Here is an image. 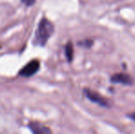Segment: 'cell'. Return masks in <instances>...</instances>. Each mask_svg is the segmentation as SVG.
Wrapping results in <instances>:
<instances>
[{
    "instance_id": "cell-6",
    "label": "cell",
    "mask_w": 135,
    "mask_h": 134,
    "mask_svg": "<svg viewBox=\"0 0 135 134\" xmlns=\"http://www.w3.org/2000/svg\"><path fill=\"white\" fill-rule=\"evenodd\" d=\"M64 52H65V57L69 63H71L74 59V47L73 43L71 41L66 43L65 48H64Z\"/></svg>"
},
{
    "instance_id": "cell-4",
    "label": "cell",
    "mask_w": 135,
    "mask_h": 134,
    "mask_svg": "<svg viewBox=\"0 0 135 134\" xmlns=\"http://www.w3.org/2000/svg\"><path fill=\"white\" fill-rule=\"evenodd\" d=\"M110 81L115 84H122L126 86H131L133 84V79L126 73H115L110 77Z\"/></svg>"
},
{
    "instance_id": "cell-5",
    "label": "cell",
    "mask_w": 135,
    "mask_h": 134,
    "mask_svg": "<svg viewBox=\"0 0 135 134\" xmlns=\"http://www.w3.org/2000/svg\"><path fill=\"white\" fill-rule=\"evenodd\" d=\"M28 128L30 130L32 133L35 134H45V133H52V131H51L49 128H47L46 126L42 125V124L39 123V122L36 121H31L28 123Z\"/></svg>"
},
{
    "instance_id": "cell-7",
    "label": "cell",
    "mask_w": 135,
    "mask_h": 134,
    "mask_svg": "<svg viewBox=\"0 0 135 134\" xmlns=\"http://www.w3.org/2000/svg\"><path fill=\"white\" fill-rule=\"evenodd\" d=\"M93 42L94 41L92 39H85L83 41H79L78 45H80L82 47H87V48H90L91 46L93 45Z\"/></svg>"
},
{
    "instance_id": "cell-3",
    "label": "cell",
    "mask_w": 135,
    "mask_h": 134,
    "mask_svg": "<svg viewBox=\"0 0 135 134\" xmlns=\"http://www.w3.org/2000/svg\"><path fill=\"white\" fill-rule=\"evenodd\" d=\"M84 94L85 95V97L89 99L91 102L93 103H96L98 105L101 106V107H109V103L106 98H104L101 95H99L97 92H94L90 89H85L84 90Z\"/></svg>"
},
{
    "instance_id": "cell-2",
    "label": "cell",
    "mask_w": 135,
    "mask_h": 134,
    "mask_svg": "<svg viewBox=\"0 0 135 134\" xmlns=\"http://www.w3.org/2000/svg\"><path fill=\"white\" fill-rule=\"evenodd\" d=\"M40 67H41L40 62L38 60H32L18 72V75L22 77H30L39 71Z\"/></svg>"
},
{
    "instance_id": "cell-8",
    "label": "cell",
    "mask_w": 135,
    "mask_h": 134,
    "mask_svg": "<svg viewBox=\"0 0 135 134\" xmlns=\"http://www.w3.org/2000/svg\"><path fill=\"white\" fill-rule=\"evenodd\" d=\"M20 1L27 7H31V6H33L35 4L36 0H20Z\"/></svg>"
},
{
    "instance_id": "cell-9",
    "label": "cell",
    "mask_w": 135,
    "mask_h": 134,
    "mask_svg": "<svg viewBox=\"0 0 135 134\" xmlns=\"http://www.w3.org/2000/svg\"><path fill=\"white\" fill-rule=\"evenodd\" d=\"M128 117L131 118L132 120H133V121H135V112L134 113H132V114H129Z\"/></svg>"
},
{
    "instance_id": "cell-1",
    "label": "cell",
    "mask_w": 135,
    "mask_h": 134,
    "mask_svg": "<svg viewBox=\"0 0 135 134\" xmlns=\"http://www.w3.org/2000/svg\"><path fill=\"white\" fill-rule=\"evenodd\" d=\"M54 32V26L48 18H42L39 22L38 28L34 34V39L32 44L34 46L44 47L48 42L49 39Z\"/></svg>"
}]
</instances>
